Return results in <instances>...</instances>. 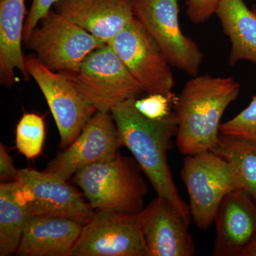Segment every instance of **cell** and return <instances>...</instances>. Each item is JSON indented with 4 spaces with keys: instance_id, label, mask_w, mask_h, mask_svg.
Returning a JSON list of instances; mask_svg holds the SVG:
<instances>
[{
    "instance_id": "6da1fadb",
    "label": "cell",
    "mask_w": 256,
    "mask_h": 256,
    "mask_svg": "<svg viewBox=\"0 0 256 256\" xmlns=\"http://www.w3.org/2000/svg\"><path fill=\"white\" fill-rule=\"evenodd\" d=\"M136 99L124 100L110 110L122 144L131 152L158 196L171 202L191 220L190 206L178 193L168 161L178 132L174 112L161 119L148 118L138 110Z\"/></svg>"
},
{
    "instance_id": "ac0fdd59",
    "label": "cell",
    "mask_w": 256,
    "mask_h": 256,
    "mask_svg": "<svg viewBox=\"0 0 256 256\" xmlns=\"http://www.w3.org/2000/svg\"><path fill=\"white\" fill-rule=\"evenodd\" d=\"M230 43L228 64H256V14L244 0H220L216 14Z\"/></svg>"
},
{
    "instance_id": "ba28073f",
    "label": "cell",
    "mask_w": 256,
    "mask_h": 256,
    "mask_svg": "<svg viewBox=\"0 0 256 256\" xmlns=\"http://www.w3.org/2000/svg\"><path fill=\"white\" fill-rule=\"evenodd\" d=\"M136 18L159 46L171 66L192 76L198 75L204 54L183 33L178 0H132Z\"/></svg>"
},
{
    "instance_id": "d6986e66",
    "label": "cell",
    "mask_w": 256,
    "mask_h": 256,
    "mask_svg": "<svg viewBox=\"0 0 256 256\" xmlns=\"http://www.w3.org/2000/svg\"><path fill=\"white\" fill-rule=\"evenodd\" d=\"M16 184L0 186V256L16 254L30 215L14 196Z\"/></svg>"
},
{
    "instance_id": "7c38bea8",
    "label": "cell",
    "mask_w": 256,
    "mask_h": 256,
    "mask_svg": "<svg viewBox=\"0 0 256 256\" xmlns=\"http://www.w3.org/2000/svg\"><path fill=\"white\" fill-rule=\"evenodd\" d=\"M124 146L110 112L97 111L78 138L58 153L44 171L70 180L79 170L114 160Z\"/></svg>"
},
{
    "instance_id": "8fae6325",
    "label": "cell",
    "mask_w": 256,
    "mask_h": 256,
    "mask_svg": "<svg viewBox=\"0 0 256 256\" xmlns=\"http://www.w3.org/2000/svg\"><path fill=\"white\" fill-rule=\"evenodd\" d=\"M25 63L54 118L60 132V148L65 149L78 138L97 110L84 100L66 74L47 68L34 56L26 57Z\"/></svg>"
},
{
    "instance_id": "5bb4252c",
    "label": "cell",
    "mask_w": 256,
    "mask_h": 256,
    "mask_svg": "<svg viewBox=\"0 0 256 256\" xmlns=\"http://www.w3.org/2000/svg\"><path fill=\"white\" fill-rule=\"evenodd\" d=\"M214 222L216 238L212 255L242 256L256 236V202L245 190L229 192Z\"/></svg>"
},
{
    "instance_id": "8992f818",
    "label": "cell",
    "mask_w": 256,
    "mask_h": 256,
    "mask_svg": "<svg viewBox=\"0 0 256 256\" xmlns=\"http://www.w3.org/2000/svg\"><path fill=\"white\" fill-rule=\"evenodd\" d=\"M24 43L47 68L64 74L76 72L88 56L107 44L52 10Z\"/></svg>"
},
{
    "instance_id": "30bf717a",
    "label": "cell",
    "mask_w": 256,
    "mask_h": 256,
    "mask_svg": "<svg viewBox=\"0 0 256 256\" xmlns=\"http://www.w3.org/2000/svg\"><path fill=\"white\" fill-rule=\"evenodd\" d=\"M107 44L117 54L144 92L174 95L175 80L171 64L137 18Z\"/></svg>"
},
{
    "instance_id": "9c48e42d",
    "label": "cell",
    "mask_w": 256,
    "mask_h": 256,
    "mask_svg": "<svg viewBox=\"0 0 256 256\" xmlns=\"http://www.w3.org/2000/svg\"><path fill=\"white\" fill-rule=\"evenodd\" d=\"M72 256H149L140 212L96 210L84 224Z\"/></svg>"
},
{
    "instance_id": "ffe728a7",
    "label": "cell",
    "mask_w": 256,
    "mask_h": 256,
    "mask_svg": "<svg viewBox=\"0 0 256 256\" xmlns=\"http://www.w3.org/2000/svg\"><path fill=\"white\" fill-rule=\"evenodd\" d=\"M212 152L233 165L242 190L256 202V142L220 134L218 144Z\"/></svg>"
},
{
    "instance_id": "7a4b0ae2",
    "label": "cell",
    "mask_w": 256,
    "mask_h": 256,
    "mask_svg": "<svg viewBox=\"0 0 256 256\" xmlns=\"http://www.w3.org/2000/svg\"><path fill=\"white\" fill-rule=\"evenodd\" d=\"M240 90L233 77L197 75L186 82L174 104L176 143L182 154L214 150L220 140L222 116Z\"/></svg>"
},
{
    "instance_id": "e0dca14e",
    "label": "cell",
    "mask_w": 256,
    "mask_h": 256,
    "mask_svg": "<svg viewBox=\"0 0 256 256\" xmlns=\"http://www.w3.org/2000/svg\"><path fill=\"white\" fill-rule=\"evenodd\" d=\"M25 0H1L0 4V78L4 85L16 82V70L30 79L22 43L24 41Z\"/></svg>"
},
{
    "instance_id": "d4e9b609",
    "label": "cell",
    "mask_w": 256,
    "mask_h": 256,
    "mask_svg": "<svg viewBox=\"0 0 256 256\" xmlns=\"http://www.w3.org/2000/svg\"><path fill=\"white\" fill-rule=\"evenodd\" d=\"M220 0H188L186 14L192 22L201 24L216 14Z\"/></svg>"
},
{
    "instance_id": "4316f807",
    "label": "cell",
    "mask_w": 256,
    "mask_h": 256,
    "mask_svg": "<svg viewBox=\"0 0 256 256\" xmlns=\"http://www.w3.org/2000/svg\"><path fill=\"white\" fill-rule=\"evenodd\" d=\"M242 256H256V236L246 248Z\"/></svg>"
},
{
    "instance_id": "cb8c5ba5",
    "label": "cell",
    "mask_w": 256,
    "mask_h": 256,
    "mask_svg": "<svg viewBox=\"0 0 256 256\" xmlns=\"http://www.w3.org/2000/svg\"><path fill=\"white\" fill-rule=\"evenodd\" d=\"M58 0H33L24 28V42L26 41L40 22L48 15Z\"/></svg>"
},
{
    "instance_id": "4fadbf2b",
    "label": "cell",
    "mask_w": 256,
    "mask_h": 256,
    "mask_svg": "<svg viewBox=\"0 0 256 256\" xmlns=\"http://www.w3.org/2000/svg\"><path fill=\"white\" fill-rule=\"evenodd\" d=\"M141 228L149 256H193L194 242L190 233L191 220L176 207L158 196L140 212Z\"/></svg>"
},
{
    "instance_id": "484cf974",
    "label": "cell",
    "mask_w": 256,
    "mask_h": 256,
    "mask_svg": "<svg viewBox=\"0 0 256 256\" xmlns=\"http://www.w3.org/2000/svg\"><path fill=\"white\" fill-rule=\"evenodd\" d=\"M18 170L15 168L12 158L6 146L0 144V180L4 183L14 182L18 180Z\"/></svg>"
},
{
    "instance_id": "3957f363",
    "label": "cell",
    "mask_w": 256,
    "mask_h": 256,
    "mask_svg": "<svg viewBox=\"0 0 256 256\" xmlns=\"http://www.w3.org/2000/svg\"><path fill=\"white\" fill-rule=\"evenodd\" d=\"M134 159L121 156L79 170L72 180L96 210L136 213L144 208L148 185Z\"/></svg>"
},
{
    "instance_id": "277c9868",
    "label": "cell",
    "mask_w": 256,
    "mask_h": 256,
    "mask_svg": "<svg viewBox=\"0 0 256 256\" xmlns=\"http://www.w3.org/2000/svg\"><path fill=\"white\" fill-rule=\"evenodd\" d=\"M180 174L188 188L191 218L202 230L214 222L226 195L242 190L233 165L212 151L186 156Z\"/></svg>"
},
{
    "instance_id": "9a60e30c",
    "label": "cell",
    "mask_w": 256,
    "mask_h": 256,
    "mask_svg": "<svg viewBox=\"0 0 256 256\" xmlns=\"http://www.w3.org/2000/svg\"><path fill=\"white\" fill-rule=\"evenodd\" d=\"M54 8L106 44L136 18L132 0H58Z\"/></svg>"
},
{
    "instance_id": "7402d4cb",
    "label": "cell",
    "mask_w": 256,
    "mask_h": 256,
    "mask_svg": "<svg viewBox=\"0 0 256 256\" xmlns=\"http://www.w3.org/2000/svg\"><path fill=\"white\" fill-rule=\"evenodd\" d=\"M220 134L245 138L256 142V95L233 118L222 124Z\"/></svg>"
},
{
    "instance_id": "52a82bcc",
    "label": "cell",
    "mask_w": 256,
    "mask_h": 256,
    "mask_svg": "<svg viewBox=\"0 0 256 256\" xmlns=\"http://www.w3.org/2000/svg\"><path fill=\"white\" fill-rule=\"evenodd\" d=\"M14 196L30 216H47L70 218L86 224L95 210L66 180L48 172L18 170Z\"/></svg>"
},
{
    "instance_id": "83f0119b",
    "label": "cell",
    "mask_w": 256,
    "mask_h": 256,
    "mask_svg": "<svg viewBox=\"0 0 256 256\" xmlns=\"http://www.w3.org/2000/svg\"><path fill=\"white\" fill-rule=\"evenodd\" d=\"M252 10L254 11V12L256 14V4L252 5Z\"/></svg>"
},
{
    "instance_id": "2e32d148",
    "label": "cell",
    "mask_w": 256,
    "mask_h": 256,
    "mask_svg": "<svg viewBox=\"0 0 256 256\" xmlns=\"http://www.w3.org/2000/svg\"><path fill=\"white\" fill-rule=\"evenodd\" d=\"M84 224L70 218L30 216L18 250L20 256H70Z\"/></svg>"
},
{
    "instance_id": "44dd1931",
    "label": "cell",
    "mask_w": 256,
    "mask_h": 256,
    "mask_svg": "<svg viewBox=\"0 0 256 256\" xmlns=\"http://www.w3.org/2000/svg\"><path fill=\"white\" fill-rule=\"evenodd\" d=\"M45 140V122L40 114H24L16 124L15 144L16 149L28 159L41 154Z\"/></svg>"
},
{
    "instance_id": "603a6c76",
    "label": "cell",
    "mask_w": 256,
    "mask_h": 256,
    "mask_svg": "<svg viewBox=\"0 0 256 256\" xmlns=\"http://www.w3.org/2000/svg\"><path fill=\"white\" fill-rule=\"evenodd\" d=\"M176 99L174 95L150 94L144 98L136 99V106L138 110L148 118L161 119L171 112L172 106H174Z\"/></svg>"
},
{
    "instance_id": "5b68a950",
    "label": "cell",
    "mask_w": 256,
    "mask_h": 256,
    "mask_svg": "<svg viewBox=\"0 0 256 256\" xmlns=\"http://www.w3.org/2000/svg\"><path fill=\"white\" fill-rule=\"evenodd\" d=\"M66 75L84 100L97 111L110 112L114 106L144 92L108 44L88 56L76 72Z\"/></svg>"
}]
</instances>
